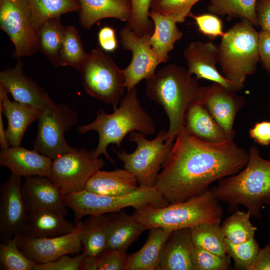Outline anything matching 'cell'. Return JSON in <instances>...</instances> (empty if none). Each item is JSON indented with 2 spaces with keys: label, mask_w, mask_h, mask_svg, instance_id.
<instances>
[{
  "label": "cell",
  "mask_w": 270,
  "mask_h": 270,
  "mask_svg": "<svg viewBox=\"0 0 270 270\" xmlns=\"http://www.w3.org/2000/svg\"><path fill=\"white\" fill-rule=\"evenodd\" d=\"M79 22L90 29L101 20L115 18L127 22L132 16V0H79Z\"/></svg>",
  "instance_id": "cell-24"
},
{
  "label": "cell",
  "mask_w": 270,
  "mask_h": 270,
  "mask_svg": "<svg viewBox=\"0 0 270 270\" xmlns=\"http://www.w3.org/2000/svg\"><path fill=\"white\" fill-rule=\"evenodd\" d=\"M34 150L52 160L74 150L66 142L64 134L76 124V112L68 106L52 101L42 112L38 120Z\"/></svg>",
  "instance_id": "cell-10"
},
{
  "label": "cell",
  "mask_w": 270,
  "mask_h": 270,
  "mask_svg": "<svg viewBox=\"0 0 270 270\" xmlns=\"http://www.w3.org/2000/svg\"><path fill=\"white\" fill-rule=\"evenodd\" d=\"M114 110L112 114H107L100 109L92 122L78 126L77 130L80 134L92 130L97 132L98 142L92 154L96 158L104 154L112 163L114 161L107 152L109 144H115L120 148L124 137L132 132L152 135L156 130L152 118L140 103L136 88L127 90L119 106Z\"/></svg>",
  "instance_id": "cell-3"
},
{
  "label": "cell",
  "mask_w": 270,
  "mask_h": 270,
  "mask_svg": "<svg viewBox=\"0 0 270 270\" xmlns=\"http://www.w3.org/2000/svg\"><path fill=\"white\" fill-rule=\"evenodd\" d=\"M52 160L35 150L19 146L2 150L0 165L12 174L23 176H38L48 177Z\"/></svg>",
  "instance_id": "cell-20"
},
{
  "label": "cell",
  "mask_w": 270,
  "mask_h": 270,
  "mask_svg": "<svg viewBox=\"0 0 270 270\" xmlns=\"http://www.w3.org/2000/svg\"><path fill=\"white\" fill-rule=\"evenodd\" d=\"M250 136L261 146L270 144V120L256 122L249 131Z\"/></svg>",
  "instance_id": "cell-45"
},
{
  "label": "cell",
  "mask_w": 270,
  "mask_h": 270,
  "mask_svg": "<svg viewBox=\"0 0 270 270\" xmlns=\"http://www.w3.org/2000/svg\"><path fill=\"white\" fill-rule=\"evenodd\" d=\"M256 11L258 26L270 32V0H258Z\"/></svg>",
  "instance_id": "cell-47"
},
{
  "label": "cell",
  "mask_w": 270,
  "mask_h": 270,
  "mask_svg": "<svg viewBox=\"0 0 270 270\" xmlns=\"http://www.w3.org/2000/svg\"><path fill=\"white\" fill-rule=\"evenodd\" d=\"M31 12L32 24L36 30L44 21L60 17L70 12H78L79 0H28Z\"/></svg>",
  "instance_id": "cell-32"
},
{
  "label": "cell",
  "mask_w": 270,
  "mask_h": 270,
  "mask_svg": "<svg viewBox=\"0 0 270 270\" xmlns=\"http://www.w3.org/2000/svg\"><path fill=\"white\" fill-rule=\"evenodd\" d=\"M128 258L126 251L106 248L96 257L97 270H126Z\"/></svg>",
  "instance_id": "cell-42"
},
{
  "label": "cell",
  "mask_w": 270,
  "mask_h": 270,
  "mask_svg": "<svg viewBox=\"0 0 270 270\" xmlns=\"http://www.w3.org/2000/svg\"><path fill=\"white\" fill-rule=\"evenodd\" d=\"M88 56L76 28L72 26H66L60 52L58 66H72L80 71Z\"/></svg>",
  "instance_id": "cell-35"
},
{
  "label": "cell",
  "mask_w": 270,
  "mask_h": 270,
  "mask_svg": "<svg viewBox=\"0 0 270 270\" xmlns=\"http://www.w3.org/2000/svg\"><path fill=\"white\" fill-rule=\"evenodd\" d=\"M183 127L190 134L204 142L219 143L232 140L198 100L188 106Z\"/></svg>",
  "instance_id": "cell-23"
},
{
  "label": "cell",
  "mask_w": 270,
  "mask_h": 270,
  "mask_svg": "<svg viewBox=\"0 0 270 270\" xmlns=\"http://www.w3.org/2000/svg\"><path fill=\"white\" fill-rule=\"evenodd\" d=\"M260 38V60L270 74V32L261 30Z\"/></svg>",
  "instance_id": "cell-48"
},
{
  "label": "cell",
  "mask_w": 270,
  "mask_h": 270,
  "mask_svg": "<svg viewBox=\"0 0 270 270\" xmlns=\"http://www.w3.org/2000/svg\"><path fill=\"white\" fill-rule=\"evenodd\" d=\"M119 34L122 48L132 53L130 64L122 70L126 89L130 90L136 88L142 80L152 76L160 63L150 44L152 34L138 36L125 26Z\"/></svg>",
  "instance_id": "cell-13"
},
{
  "label": "cell",
  "mask_w": 270,
  "mask_h": 270,
  "mask_svg": "<svg viewBox=\"0 0 270 270\" xmlns=\"http://www.w3.org/2000/svg\"><path fill=\"white\" fill-rule=\"evenodd\" d=\"M0 28L14 44V58L31 56L38 50L28 0H0Z\"/></svg>",
  "instance_id": "cell-12"
},
{
  "label": "cell",
  "mask_w": 270,
  "mask_h": 270,
  "mask_svg": "<svg viewBox=\"0 0 270 270\" xmlns=\"http://www.w3.org/2000/svg\"><path fill=\"white\" fill-rule=\"evenodd\" d=\"M28 212L22 191V177L11 174L0 186V238L2 242L20 234Z\"/></svg>",
  "instance_id": "cell-15"
},
{
  "label": "cell",
  "mask_w": 270,
  "mask_h": 270,
  "mask_svg": "<svg viewBox=\"0 0 270 270\" xmlns=\"http://www.w3.org/2000/svg\"><path fill=\"white\" fill-rule=\"evenodd\" d=\"M149 16L154 24V31L150 38V44L160 63L168 62V53L176 42L180 40L183 33L170 18L150 11Z\"/></svg>",
  "instance_id": "cell-29"
},
{
  "label": "cell",
  "mask_w": 270,
  "mask_h": 270,
  "mask_svg": "<svg viewBox=\"0 0 270 270\" xmlns=\"http://www.w3.org/2000/svg\"><path fill=\"white\" fill-rule=\"evenodd\" d=\"M167 132L162 130L152 140L137 132L130 133L129 140L137 145L132 153L114 150L118 158L124 162V168L136 178L139 186H156L158 175L174 144V138H168Z\"/></svg>",
  "instance_id": "cell-8"
},
{
  "label": "cell",
  "mask_w": 270,
  "mask_h": 270,
  "mask_svg": "<svg viewBox=\"0 0 270 270\" xmlns=\"http://www.w3.org/2000/svg\"><path fill=\"white\" fill-rule=\"evenodd\" d=\"M257 0H210L208 9L218 16L246 20L258 26L256 17Z\"/></svg>",
  "instance_id": "cell-34"
},
{
  "label": "cell",
  "mask_w": 270,
  "mask_h": 270,
  "mask_svg": "<svg viewBox=\"0 0 270 270\" xmlns=\"http://www.w3.org/2000/svg\"><path fill=\"white\" fill-rule=\"evenodd\" d=\"M82 228V222L80 220L76 223L72 232L60 236L36 238L16 235L18 246L25 256L36 264L53 261L82 250L80 234Z\"/></svg>",
  "instance_id": "cell-14"
},
{
  "label": "cell",
  "mask_w": 270,
  "mask_h": 270,
  "mask_svg": "<svg viewBox=\"0 0 270 270\" xmlns=\"http://www.w3.org/2000/svg\"><path fill=\"white\" fill-rule=\"evenodd\" d=\"M200 0H152L151 12L168 16L176 23L184 22L194 4Z\"/></svg>",
  "instance_id": "cell-38"
},
{
  "label": "cell",
  "mask_w": 270,
  "mask_h": 270,
  "mask_svg": "<svg viewBox=\"0 0 270 270\" xmlns=\"http://www.w3.org/2000/svg\"><path fill=\"white\" fill-rule=\"evenodd\" d=\"M223 213L219 201L209 190L198 196L164 207L136 210L133 215L147 230L160 227L174 231L220 222Z\"/></svg>",
  "instance_id": "cell-5"
},
{
  "label": "cell",
  "mask_w": 270,
  "mask_h": 270,
  "mask_svg": "<svg viewBox=\"0 0 270 270\" xmlns=\"http://www.w3.org/2000/svg\"><path fill=\"white\" fill-rule=\"evenodd\" d=\"M138 187L135 176L124 168L98 170L88 180L85 190L98 194L118 196L132 192Z\"/></svg>",
  "instance_id": "cell-26"
},
{
  "label": "cell",
  "mask_w": 270,
  "mask_h": 270,
  "mask_svg": "<svg viewBox=\"0 0 270 270\" xmlns=\"http://www.w3.org/2000/svg\"><path fill=\"white\" fill-rule=\"evenodd\" d=\"M236 92L213 82L201 87L198 100L232 140L236 134L233 128L235 118L245 104L244 98Z\"/></svg>",
  "instance_id": "cell-16"
},
{
  "label": "cell",
  "mask_w": 270,
  "mask_h": 270,
  "mask_svg": "<svg viewBox=\"0 0 270 270\" xmlns=\"http://www.w3.org/2000/svg\"><path fill=\"white\" fill-rule=\"evenodd\" d=\"M63 200L74 212L75 223L84 216L120 212L128 207L136 210L148 206L162 208L170 204L156 186H138L132 192L118 196L98 194L84 190L63 196Z\"/></svg>",
  "instance_id": "cell-7"
},
{
  "label": "cell",
  "mask_w": 270,
  "mask_h": 270,
  "mask_svg": "<svg viewBox=\"0 0 270 270\" xmlns=\"http://www.w3.org/2000/svg\"><path fill=\"white\" fill-rule=\"evenodd\" d=\"M0 84L14 100L32 106L40 112L52 101L42 86L24 74L23 63L20 59L14 66L0 71Z\"/></svg>",
  "instance_id": "cell-18"
},
{
  "label": "cell",
  "mask_w": 270,
  "mask_h": 270,
  "mask_svg": "<svg viewBox=\"0 0 270 270\" xmlns=\"http://www.w3.org/2000/svg\"></svg>",
  "instance_id": "cell-52"
},
{
  "label": "cell",
  "mask_w": 270,
  "mask_h": 270,
  "mask_svg": "<svg viewBox=\"0 0 270 270\" xmlns=\"http://www.w3.org/2000/svg\"><path fill=\"white\" fill-rule=\"evenodd\" d=\"M22 191L28 214L40 210L51 209L67 215L68 207L63 196L48 177H24Z\"/></svg>",
  "instance_id": "cell-19"
},
{
  "label": "cell",
  "mask_w": 270,
  "mask_h": 270,
  "mask_svg": "<svg viewBox=\"0 0 270 270\" xmlns=\"http://www.w3.org/2000/svg\"><path fill=\"white\" fill-rule=\"evenodd\" d=\"M86 93L98 100L118 107L126 88L122 71L100 48L93 49L80 70Z\"/></svg>",
  "instance_id": "cell-9"
},
{
  "label": "cell",
  "mask_w": 270,
  "mask_h": 270,
  "mask_svg": "<svg viewBox=\"0 0 270 270\" xmlns=\"http://www.w3.org/2000/svg\"><path fill=\"white\" fill-rule=\"evenodd\" d=\"M35 264L19 250L16 236L0 243V270H33Z\"/></svg>",
  "instance_id": "cell-37"
},
{
  "label": "cell",
  "mask_w": 270,
  "mask_h": 270,
  "mask_svg": "<svg viewBox=\"0 0 270 270\" xmlns=\"http://www.w3.org/2000/svg\"><path fill=\"white\" fill-rule=\"evenodd\" d=\"M105 164L87 149L75 148L52 160L48 178L64 196L85 190L90 178Z\"/></svg>",
  "instance_id": "cell-11"
},
{
  "label": "cell",
  "mask_w": 270,
  "mask_h": 270,
  "mask_svg": "<svg viewBox=\"0 0 270 270\" xmlns=\"http://www.w3.org/2000/svg\"><path fill=\"white\" fill-rule=\"evenodd\" d=\"M230 257L222 256L194 246L191 256L193 270H226L230 265Z\"/></svg>",
  "instance_id": "cell-41"
},
{
  "label": "cell",
  "mask_w": 270,
  "mask_h": 270,
  "mask_svg": "<svg viewBox=\"0 0 270 270\" xmlns=\"http://www.w3.org/2000/svg\"><path fill=\"white\" fill-rule=\"evenodd\" d=\"M247 270H270V243L260 248Z\"/></svg>",
  "instance_id": "cell-49"
},
{
  "label": "cell",
  "mask_w": 270,
  "mask_h": 270,
  "mask_svg": "<svg viewBox=\"0 0 270 270\" xmlns=\"http://www.w3.org/2000/svg\"><path fill=\"white\" fill-rule=\"evenodd\" d=\"M226 253L234 261L237 270H247L256 256L259 244L254 238L244 242L234 244L226 238Z\"/></svg>",
  "instance_id": "cell-40"
},
{
  "label": "cell",
  "mask_w": 270,
  "mask_h": 270,
  "mask_svg": "<svg viewBox=\"0 0 270 270\" xmlns=\"http://www.w3.org/2000/svg\"><path fill=\"white\" fill-rule=\"evenodd\" d=\"M148 230V237L143 246L128 255L126 270H158L162 248L174 231L160 227Z\"/></svg>",
  "instance_id": "cell-27"
},
{
  "label": "cell",
  "mask_w": 270,
  "mask_h": 270,
  "mask_svg": "<svg viewBox=\"0 0 270 270\" xmlns=\"http://www.w3.org/2000/svg\"><path fill=\"white\" fill-rule=\"evenodd\" d=\"M194 248L190 228L174 230L162 248L158 270H193Z\"/></svg>",
  "instance_id": "cell-25"
},
{
  "label": "cell",
  "mask_w": 270,
  "mask_h": 270,
  "mask_svg": "<svg viewBox=\"0 0 270 270\" xmlns=\"http://www.w3.org/2000/svg\"><path fill=\"white\" fill-rule=\"evenodd\" d=\"M8 94L0 84V110L8 120L7 140L10 146H19L27 128L38 120L41 112L26 104L10 101Z\"/></svg>",
  "instance_id": "cell-21"
},
{
  "label": "cell",
  "mask_w": 270,
  "mask_h": 270,
  "mask_svg": "<svg viewBox=\"0 0 270 270\" xmlns=\"http://www.w3.org/2000/svg\"><path fill=\"white\" fill-rule=\"evenodd\" d=\"M249 212L236 210L226 218L220 226L226 240L234 244H239L254 238L256 227L250 221Z\"/></svg>",
  "instance_id": "cell-36"
},
{
  "label": "cell",
  "mask_w": 270,
  "mask_h": 270,
  "mask_svg": "<svg viewBox=\"0 0 270 270\" xmlns=\"http://www.w3.org/2000/svg\"><path fill=\"white\" fill-rule=\"evenodd\" d=\"M188 72L198 79H206L216 82L232 91L241 89L221 74L217 69L218 50L212 42L193 41L184 51Z\"/></svg>",
  "instance_id": "cell-17"
},
{
  "label": "cell",
  "mask_w": 270,
  "mask_h": 270,
  "mask_svg": "<svg viewBox=\"0 0 270 270\" xmlns=\"http://www.w3.org/2000/svg\"><path fill=\"white\" fill-rule=\"evenodd\" d=\"M98 41L100 48L107 52H112L118 47L115 30L109 26L102 28L98 33Z\"/></svg>",
  "instance_id": "cell-46"
},
{
  "label": "cell",
  "mask_w": 270,
  "mask_h": 270,
  "mask_svg": "<svg viewBox=\"0 0 270 270\" xmlns=\"http://www.w3.org/2000/svg\"><path fill=\"white\" fill-rule=\"evenodd\" d=\"M248 158V152L233 140L204 142L182 126L162 166L156 187L170 204L184 202L204 193L213 182L240 172Z\"/></svg>",
  "instance_id": "cell-1"
},
{
  "label": "cell",
  "mask_w": 270,
  "mask_h": 270,
  "mask_svg": "<svg viewBox=\"0 0 270 270\" xmlns=\"http://www.w3.org/2000/svg\"><path fill=\"white\" fill-rule=\"evenodd\" d=\"M66 26L60 17L48 19L36 28L38 50L56 66H59L60 52Z\"/></svg>",
  "instance_id": "cell-31"
},
{
  "label": "cell",
  "mask_w": 270,
  "mask_h": 270,
  "mask_svg": "<svg viewBox=\"0 0 270 270\" xmlns=\"http://www.w3.org/2000/svg\"><path fill=\"white\" fill-rule=\"evenodd\" d=\"M152 0H132V16L126 26L138 36L152 34L154 24L149 16Z\"/></svg>",
  "instance_id": "cell-39"
},
{
  "label": "cell",
  "mask_w": 270,
  "mask_h": 270,
  "mask_svg": "<svg viewBox=\"0 0 270 270\" xmlns=\"http://www.w3.org/2000/svg\"><path fill=\"white\" fill-rule=\"evenodd\" d=\"M190 16L195 20L198 30L204 34L212 38L224 34L222 22L218 16L211 13L194 16L191 13Z\"/></svg>",
  "instance_id": "cell-43"
},
{
  "label": "cell",
  "mask_w": 270,
  "mask_h": 270,
  "mask_svg": "<svg viewBox=\"0 0 270 270\" xmlns=\"http://www.w3.org/2000/svg\"><path fill=\"white\" fill-rule=\"evenodd\" d=\"M108 214L90 216L82 222L80 234L83 252L86 256H98L107 248Z\"/></svg>",
  "instance_id": "cell-30"
},
{
  "label": "cell",
  "mask_w": 270,
  "mask_h": 270,
  "mask_svg": "<svg viewBox=\"0 0 270 270\" xmlns=\"http://www.w3.org/2000/svg\"><path fill=\"white\" fill-rule=\"evenodd\" d=\"M108 216L107 248L126 251L130 246L146 228L134 215L121 212Z\"/></svg>",
  "instance_id": "cell-28"
},
{
  "label": "cell",
  "mask_w": 270,
  "mask_h": 270,
  "mask_svg": "<svg viewBox=\"0 0 270 270\" xmlns=\"http://www.w3.org/2000/svg\"><path fill=\"white\" fill-rule=\"evenodd\" d=\"M61 212L51 209H43L28 214L21 236L49 238L60 236L72 232L74 224L65 218Z\"/></svg>",
  "instance_id": "cell-22"
},
{
  "label": "cell",
  "mask_w": 270,
  "mask_h": 270,
  "mask_svg": "<svg viewBox=\"0 0 270 270\" xmlns=\"http://www.w3.org/2000/svg\"><path fill=\"white\" fill-rule=\"evenodd\" d=\"M96 257L85 256L82 260L80 270H97Z\"/></svg>",
  "instance_id": "cell-50"
},
{
  "label": "cell",
  "mask_w": 270,
  "mask_h": 270,
  "mask_svg": "<svg viewBox=\"0 0 270 270\" xmlns=\"http://www.w3.org/2000/svg\"><path fill=\"white\" fill-rule=\"evenodd\" d=\"M190 232L194 246L220 256L228 255L226 238L220 222L200 224L190 228Z\"/></svg>",
  "instance_id": "cell-33"
},
{
  "label": "cell",
  "mask_w": 270,
  "mask_h": 270,
  "mask_svg": "<svg viewBox=\"0 0 270 270\" xmlns=\"http://www.w3.org/2000/svg\"><path fill=\"white\" fill-rule=\"evenodd\" d=\"M246 166L238 173L219 180L210 189L219 201L236 210L242 205L253 218L261 216L263 205H270V160L262 158L253 146Z\"/></svg>",
  "instance_id": "cell-2"
},
{
  "label": "cell",
  "mask_w": 270,
  "mask_h": 270,
  "mask_svg": "<svg viewBox=\"0 0 270 270\" xmlns=\"http://www.w3.org/2000/svg\"><path fill=\"white\" fill-rule=\"evenodd\" d=\"M85 256L84 252L74 257L64 255L53 261L35 264L33 270H80Z\"/></svg>",
  "instance_id": "cell-44"
},
{
  "label": "cell",
  "mask_w": 270,
  "mask_h": 270,
  "mask_svg": "<svg viewBox=\"0 0 270 270\" xmlns=\"http://www.w3.org/2000/svg\"><path fill=\"white\" fill-rule=\"evenodd\" d=\"M146 82V96L162 106L168 118V138L175 139L188 106L199 100L202 86L187 69L174 64L160 68Z\"/></svg>",
  "instance_id": "cell-4"
},
{
  "label": "cell",
  "mask_w": 270,
  "mask_h": 270,
  "mask_svg": "<svg viewBox=\"0 0 270 270\" xmlns=\"http://www.w3.org/2000/svg\"><path fill=\"white\" fill-rule=\"evenodd\" d=\"M260 38L250 22L242 20L224 32L218 46L223 76L241 90L246 77L254 73L260 60Z\"/></svg>",
  "instance_id": "cell-6"
},
{
  "label": "cell",
  "mask_w": 270,
  "mask_h": 270,
  "mask_svg": "<svg viewBox=\"0 0 270 270\" xmlns=\"http://www.w3.org/2000/svg\"><path fill=\"white\" fill-rule=\"evenodd\" d=\"M0 146L2 150L8 148L10 145L7 140L6 130L4 129L2 112L0 110Z\"/></svg>",
  "instance_id": "cell-51"
}]
</instances>
